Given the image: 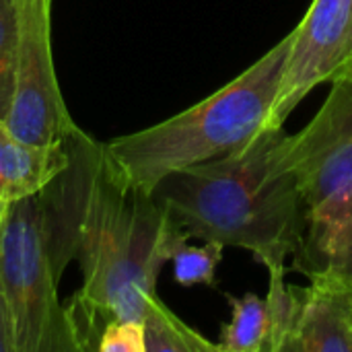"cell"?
<instances>
[{"instance_id":"1","label":"cell","mask_w":352,"mask_h":352,"mask_svg":"<svg viewBox=\"0 0 352 352\" xmlns=\"http://www.w3.org/2000/svg\"><path fill=\"white\" fill-rule=\"evenodd\" d=\"M291 142L285 126H266L239 151L167 173L151 196L190 239L241 248L268 270L285 268L307 223Z\"/></svg>"},{"instance_id":"2","label":"cell","mask_w":352,"mask_h":352,"mask_svg":"<svg viewBox=\"0 0 352 352\" xmlns=\"http://www.w3.org/2000/svg\"><path fill=\"white\" fill-rule=\"evenodd\" d=\"M188 239L148 192L118 175L103 151L76 254L82 287L68 305L82 351L95 349L93 336L99 344L111 320L142 322L161 268Z\"/></svg>"},{"instance_id":"3","label":"cell","mask_w":352,"mask_h":352,"mask_svg":"<svg viewBox=\"0 0 352 352\" xmlns=\"http://www.w3.org/2000/svg\"><path fill=\"white\" fill-rule=\"evenodd\" d=\"M291 43L293 31L204 101L165 122L103 144L118 175L128 186L151 194L167 173L245 146L270 126Z\"/></svg>"},{"instance_id":"4","label":"cell","mask_w":352,"mask_h":352,"mask_svg":"<svg viewBox=\"0 0 352 352\" xmlns=\"http://www.w3.org/2000/svg\"><path fill=\"white\" fill-rule=\"evenodd\" d=\"M39 196L0 208V287L10 305L16 352L80 351L70 316L58 299Z\"/></svg>"},{"instance_id":"5","label":"cell","mask_w":352,"mask_h":352,"mask_svg":"<svg viewBox=\"0 0 352 352\" xmlns=\"http://www.w3.org/2000/svg\"><path fill=\"white\" fill-rule=\"evenodd\" d=\"M16 4V82L8 128L35 144L58 142L78 126L68 113L52 58V0Z\"/></svg>"},{"instance_id":"6","label":"cell","mask_w":352,"mask_h":352,"mask_svg":"<svg viewBox=\"0 0 352 352\" xmlns=\"http://www.w3.org/2000/svg\"><path fill=\"white\" fill-rule=\"evenodd\" d=\"M330 85L320 111L291 142L307 219L352 182V68L334 76Z\"/></svg>"},{"instance_id":"7","label":"cell","mask_w":352,"mask_h":352,"mask_svg":"<svg viewBox=\"0 0 352 352\" xmlns=\"http://www.w3.org/2000/svg\"><path fill=\"white\" fill-rule=\"evenodd\" d=\"M352 0H314L293 29L270 126H285L293 109L322 82L344 70L351 41Z\"/></svg>"},{"instance_id":"8","label":"cell","mask_w":352,"mask_h":352,"mask_svg":"<svg viewBox=\"0 0 352 352\" xmlns=\"http://www.w3.org/2000/svg\"><path fill=\"white\" fill-rule=\"evenodd\" d=\"M66 140L70 148L68 165L37 194L45 241L58 280L62 278L66 266L76 260L80 227L103 155V144L95 142L80 128L70 132Z\"/></svg>"},{"instance_id":"9","label":"cell","mask_w":352,"mask_h":352,"mask_svg":"<svg viewBox=\"0 0 352 352\" xmlns=\"http://www.w3.org/2000/svg\"><path fill=\"white\" fill-rule=\"evenodd\" d=\"M283 352H352V285L338 276L314 274L303 307Z\"/></svg>"},{"instance_id":"10","label":"cell","mask_w":352,"mask_h":352,"mask_svg":"<svg viewBox=\"0 0 352 352\" xmlns=\"http://www.w3.org/2000/svg\"><path fill=\"white\" fill-rule=\"evenodd\" d=\"M70 161L68 140L35 144L0 120V208L39 194Z\"/></svg>"},{"instance_id":"11","label":"cell","mask_w":352,"mask_h":352,"mask_svg":"<svg viewBox=\"0 0 352 352\" xmlns=\"http://www.w3.org/2000/svg\"><path fill=\"white\" fill-rule=\"evenodd\" d=\"M146 352H219L221 344H212L200 332L182 322L161 299L153 297L142 316Z\"/></svg>"},{"instance_id":"12","label":"cell","mask_w":352,"mask_h":352,"mask_svg":"<svg viewBox=\"0 0 352 352\" xmlns=\"http://www.w3.org/2000/svg\"><path fill=\"white\" fill-rule=\"evenodd\" d=\"M293 266L307 278L314 274H330L352 280V221L328 231L316 241L303 243L295 254Z\"/></svg>"},{"instance_id":"13","label":"cell","mask_w":352,"mask_h":352,"mask_svg":"<svg viewBox=\"0 0 352 352\" xmlns=\"http://www.w3.org/2000/svg\"><path fill=\"white\" fill-rule=\"evenodd\" d=\"M227 299L231 305V322L221 328V351L266 352V301L254 293H248L239 299L227 295Z\"/></svg>"},{"instance_id":"14","label":"cell","mask_w":352,"mask_h":352,"mask_svg":"<svg viewBox=\"0 0 352 352\" xmlns=\"http://www.w3.org/2000/svg\"><path fill=\"white\" fill-rule=\"evenodd\" d=\"M270 287L266 297V316H268V338L266 352H283L289 338L295 332L305 289L287 283V268H272Z\"/></svg>"},{"instance_id":"15","label":"cell","mask_w":352,"mask_h":352,"mask_svg":"<svg viewBox=\"0 0 352 352\" xmlns=\"http://www.w3.org/2000/svg\"><path fill=\"white\" fill-rule=\"evenodd\" d=\"M225 245L217 241H204V245H190L188 241L182 243L171 262H173V276L175 283L182 287H214L217 285V266L223 260Z\"/></svg>"},{"instance_id":"16","label":"cell","mask_w":352,"mask_h":352,"mask_svg":"<svg viewBox=\"0 0 352 352\" xmlns=\"http://www.w3.org/2000/svg\"><path fill=\"white\" fill-rule=\"evenodd\" d=\"M16 82V4L0 0V120L6 122Z\"/></svg>"},{"instance_id":"17","label":"cell","mask_w":352,"mask_h":352,"mask_svg":"<svg viewBox=\"0 0 352 352\" xmlns=\"http://www.w3.org/2000/svg\"><path fill=\"white\" fill-rule=\"evenodd\" d=\"M352 221V182L338 194L334 196L318 214L309 217L305 223V233H303V243L316 241L318 237L326 235L328 231L346 225ZM301 243V245H303Z\"/></svg>"},{"instance_id":"18","label":"cell","mask_w":352,"mask_h":352,"mask_svg":"<svg viewBox=\"0 0 352 352\" xmlns=\"http://www.w3.org/2000/svg\"><path fill=\"white\" fill-rule=\"evenodd\" d=\"M97 351L101 352H146L144 326L134 320H111L103 326Z\"/></svg>"},{"instance_id":"19","label":"cell","mask_w":352,"mask_h":352,"mask_svg":"<svg viewBox=\"0 0 352 352\" xmlns=\"http://www.w3.org/2000/svg\"><path fill=\"white\" fill-rule=\"evenodd\" d=\"M0 352H16V334L10 305L0 287Z\"/></svg>"},{"instance_id":"20","label":"cell","mask_w":352,"mask_h":352,"mask_svg":"<svg viewBox=\"0 0 352 352\" xmlns=\"http://www.w3.org/2000/svg\"><path fill=\"white\" fill-rule=\"evenodd\" d=\"M352 68V19H351V41H349V58H346V64H344V70ZM342 70V72H344ZM338 76V74H336Z\"/></svg>"},{"instance_id":"21","label":"cell","mask_w":352,"mask_h":352,"mask_svg":"<svg viewBox=\"0 0 352 352\" xmlns=\"http://www.w3.org/2000/svg\"><path fill=\"white\" fill-rule=\"evenodd\" d=\"M349 283H351V285H352V280H349Z\"/></svg>"}]
</instances>
